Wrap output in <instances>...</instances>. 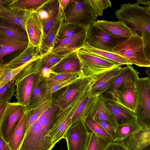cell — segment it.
I'll return each instance as SVG.
<instances>
[{"mask_svg":"<svg viewBox=\"0 0 150 150\" xmlns=\"http://www.w3.org/2000/svg\"><path fill=\"white\" fill-rule=\"evenodd\" d=\"M95 24L109 35L116 37L128 38L132 34H136L124 22L120 20H98Z\"/></svg>","mask_w":150,"mask_h":150,"instance_id":"cell-17","label":"cell"},{"mask_svg":"<svg viewBox=\"0 0 150 150\" xmlns=\"http://www.w3.org/2000/svg\"><path fill=\"white\" fill-rule=\"evenodd\" d=\"M65 22L64 10L59 6L58 13L53 24L41 45L38 49L40 54L43 56L51 52L54 47L62 26Z\"/></svg>","mask_w":150,"mask_h":150,"instance_id":"cell-14","label":"cell"},{"mask_svg":"<svg viewBox=\"0 0 150 150\" xmlns=\"http://www.w3.org/2000/svg\"><path fill=\"white\" fill-rule=\"evenodd\" d=\"M46 54L41 56L38 54L35 56L30 61L22 65L15 68H8L3 64H0V87L13 80L25 67L33 62L38 60Z\"/></svg>","mask_w":150,"mask_h":150,"instance_id":"cell-27","label":"cell"},{"mask_svg":"<svg viewBox=\"0 0 150 150\" xmlns=\"http://www.w3.org/2000/svg\"><path fill=\"white\" fill-rule=\"evenodd\" d=\"M64 14V22L78 24L87 29L95 24L98 17L84 0H71Z\"/></svg>","mask_w":150,"mask_h":150,"instance_id":"cell-5","label":"cell"},{"mask_svg":"<svg viewBox=\"0 0 150 150\" xmlns=\"http://www.w3.org/2000/svg\"><path fill=\"white\" fill-rule=\"evenodd\" d=\"M90 9L97 16L103 15L104 11L109 7H111V3L109 0H84Z\"/></svg>","mask_w":150,"mask_h":150,"instance_id":"cell-39","label":"cell"},{"mask_svg":"<svg viewBox=\"0 0 150 150\" xmlns=\"http://www.w3.org/2000/svg\"><path fill=\"white\" fill-rule=\"evenodd\" d=\"M136 82L132 80L127 81L120 88L110 94V98L134 112L137 101Z\"/></svg>","mask_w":150,"mask_h":150,"instance_id":"cell-11","label":"cell"},{"mask_svg":"<svg viewBox=\"0 0 150 150\" xmlns=\"http://www.w3.org/2000/svg\"><path fill=\"white\" fill-rule=\"evenodd\" d=\"M145 73L147 76L150 78V69L148 68L146 69Z\"/></svg>","mask_w":150,"mask_h":150,"instance_id":"cell-55","label":"cell"},{"mask_svg":"<svg viewBox=\"0 0 150 150\" xmlns=\"http://www.w3.org/2000/svg\"><path fill=\"white\" fill-rule=\"evenodd\" d=\"M147 10L150 13V4H149L147 5Z\"/></svg>","mask_w":150,"mask_h":150,"instance_id":"cell-57","label":"cell"},{"mask_svg":"<svg viewBox=\"0 0 150 150\" xmlns=\"http://www.w3.org/2000/svg\"><path fill=\"white\" fill-rule=\"evenodd\" d=\"M139 72L134 68L132 65H127L124 69L113 81L105 93L108 95L117 91L123 86L127 81L132 80L137 81L139 78Z\"/></svg>","mask_w":150,"mask_h":150,"instance_id":"cell-26","label":"cell"},{"mask_svg":"<svg viewBox=\"0 0 150 150\" xmlns=\"http://www.w3.org/2000/svg\"><path fill=\"white\" fill-rule=\"evenodd\" d=\"M80 73H61L52 74L49 78H46L49 90L57 84Z\"/></svg>","mask_w":150,"mask_h":150,"instance_id":"cell-42","label":"cell"},{"mask_svg":"<svg viewBox=\"0 0 150 150\" xmlns=\"http://www.w3.org/2000/svg\"><path fill=\"white\" fill-rule=\"evenodd\" d=\"M86 29L78 24L64 22L61 28L57 40L71 38Z\"/></svg>","mask_w":150,"mask_h":150,"instance_id":"cell-36","label":"cell"},{"mask_svg":"<svg viewBox=\"0 0 150 150\" xmlns=\"http://www.w3.org/2000/svg\"><path fill=\"white\" fill-rule=\"evenodd\" d=\"M77 51L73 52L68 55L52 68V70L53 72L54 73L82 74V64Z\"/></svg>","mask_w":150,"mask_h":150,"instance_id":"cell-22","label":"cell"},{"mask_svg":"<svg viewBox=\"0 0 150 150\" xmlns=\"http://www.w3.org/2000/svg\"><path fill=\"white\" fill-rule=\"evenodd\" d=\"M118 143L128 150H142L150 144V128H142Z\"/></svg>","mask_w":150,"mask_h":150,"instance_id":"cell-18","label":"cell"},{"mask_svg":"<svg viewBox=\"0 0 150 150\" xmlns=\"http://www.w3.org/2000/svg\"><path fill=\"white\" fill-rule=\"evenodd\" d=\"M83 77L85 76H83L82 74L80 73L57 84L49 89V94L51 96V95L54 93L67 85L75 82Z\"/></svg>","mask_w":150,"mask_h":150,"instance_id":"cell-44","label":"cell"},{"mask_svg":"<svg viewBox=\"0 0 150 150\" xmlns=\"http://www.w3.org/2000/svg\"><path fill=\"white\" fill-rule=\"evenodd\" d=\"M90 115L95 120L103 121L110 125L116 131L118 124L114 116L100 96L98 97Z\"/></svg>","mask_w":150,"mask_h":150,"instance_id":"cell-23","label":"cell"},{"mask_svg":"<svg viewBox=\"0 0 150 150\" xmlns=\"http://www.w3.org/2000/svg\"><path fill=\"white\" fill-rule=\"evenodd\" d=\"M51 98L49 94L46 78L41 72L35 76L28 105L26 111H29L38 106L47 99Z\"/></svg>","mask_w":150,"mask_h":150,"instance_id":"cell-13","label":"cell"},{"mask_svg":"<svg viewBox=\"0 0 150 150\" xmlns=\"http://www.w3.org/2000/svg\"><path fill=\"white\" fill-rule=\"evenodd\" d=\"M92 54L109 60L121 65L132 64L124 58L113 52L98 49L86 43L81 49Z\"/></svg>","mask_w":150,"mask_h":150,"instance_id":"cell-30","label":"cell"},{"mask_svg":"<svg viewBox=\"0 0 150 150\" xmlns=\"http://www.w3.org/2000/svg\"><path fill=\"white\" fill-rule=\"evenodd\" d=\"M38 15L41 19L44 22L49 18V13L44 6L38 12Z\"/></svg>","mask_w":150,"mask_h":150,"instance_id":"cell-49","label":"cell"},{"mask_svg":"<svg viewBox=\"0 0 150 150\" xmlns=\"http://www.w3.org/2000/svg\"><path fill=\"white\" fill-rule=\"evenodd\" d=\"M44 7L49 13V17L44 22L43 39L46 37L58 13L59 8L58 0H50L44 6Z\"/></svg>","mask_w":150,"mask_h":150,"instance_id":"cell-33","label":"cell"},{"mask_svg":"<svg viewBox=\"0 0 150 150\" xmlns=\"http://www.w3.org/2000/svg\"><path fill=\"white\" fill-rule=\"evenodd\" d=\"M28 42L20 41L19 42L14 44L10 47L7 50L4 54V57L14 51L25 50L28 46Z\"/></svg>","mask_w":150,"mask_h":150,"instance_id":"cell-46","label":"cell"},{"mask_svg":"<svg viewBox=\"0 0 150 150\" xmlns=\"http://www.w3.org/2000/svg\"><path fill=\"white\" fill-rule=\"evenodd\" d=\"M7 103L0 102V117L4 112L6 109Z\"/></svg>","mask_w":150,"mask_h":150,"instance_id":"cell-53","label":"cell"},{"mask_svg":"<svg viewBox=\"0 0 150 150\" xmlns=\"http://www.w3.org/2000/svg\"><path fill=\"white\" fill-rule=\"evenodd\" d=\"M36 74H32L22 79L15 85L17 102L26 107L28 105L34 82Z\"/></svg>","mask_w":150,"mask_h":150,"instance_id":"cell-24","label":"cell"},{"mask_svg":"<svg viewBox=\"0 0 150 150\" xmlns=\"http://www.w3.org/2000/svg\"><path fill=\"white\" fill-rule=\"evenodd\" d=\"M88 29L70 38L58 41V44L51 52L60 55H68L81 49L86 43Z\"/></svg>","mask_w":150,"mask_h":150,"instance_id":"cell-16","label":"cell"},{"mask_svg":"<svg viewBox=\"0 0 150 150\" xmlns=\"http://www.w3.org/2000/svg\"><path fill=\"white\" fill-rule=\"evenodd\" d=\"M0 150H11L8 143L0 136Z\"/></svg>","mask_w":150,"mask_h":150,"instance_id":"cell-51","label":"cell"},{"mask_svg":"<svg viewBox=\"0 0 150 150\" xmlns=\"http://www.w3.org/2000/svg\"><path fill=\"white\" fill-rule=\"evenodd\" d=\"M85 125L88 130L97 136L104 139L113 141V137L94 120L91 115L85 120Z\"/></svg>","mask_w":150,"mask_h":150,"instance_id":"cell-35","label":"cell"},{"mask_svg":"<svg viewBox=\"0 0 150 150\" xmlns=\"http://www.w3.org/2000/svg\"><path fill=\"white\" fill-rule=\"evenodd\" d=\"M144 50L148 59L150 61V33H146L142 36Z\"/></svg>","mask_w":150,"mask_h":150,"instance_id":"cell-45","label":"cell"},{"mask_svg":"<svg viewBox=\"0 0 150 150\" xmlns=\"http://www.w3.org/2000/svg\"><path fill=\"white\" fill-rule=\"evenodd\" d=\"M124 69L125 67H118L95 75L88 92L96 97L102 95L108 90L114 80Z\"/></svg>","mask_w":150,"mask_h":150,"instance_id":"cell-10","label":"cell"},{"mask_svg":"<svg viewBox=\"0 0 150 150\" xmlns=\"http://www.w3.org/2000/svg\"><path fill=\"white\" fill-rule=\"evenodd\" d=\"M42 57L33 62L23 69L13 80L15 84L28 76L32 74H38L40 73L42 69Z\"/></svg>","mask_w":150,"mask_h":150,"instance_id":"cell-38","label":"cell"},{"mask_svg":"<svg viewBox=\"0 0 150 150\" xmlns=\"http://www.w3.org/2000/svg\"><path fill=\"white\" fill-rule=\"evenodd\" d=\"M50 0H2L0 1L8 7L30 12H37Z\"/></svg>","mask_w":150,"mask_h":150,"instance_id":"cell-25","label":"cell"},{"mask_svg":"<svg viewBox=\"0 0 150 150\" xmlns=\"http://www.w3.org/2000/svg\"><path fill=\"white\" fill-rule=\"evenodd\" d=\"M31 13L11 8L0 1L1 19L18 25L25 30L27 22Z\"/></svg>","mask_w":150,"mask_h":150,"instance_id":"cell-21","label":"cell"},{"mask_svg":"<svg viewBox=\"0 0 150 150\" xmlns=\"http://www.w3.org/2000/svg\"><path fill=\"white\" fill-rule=\"evenodd\" d=\"M98 97L94 96L88 92L81 99L72 113L71 125L79 121L85 120L91 115Z\"/></svg>","mask_w":150,"mask_h":150,"instance_id":"cell-20","label":"cell"},{"mask_svg":"<svg viewBox=\"0 0 150 150\" xmlns=\"http://www.w3.org/2000/svg\"><path fill=\"white\" fill-rule=\"evenodd\" d=\"M137 101L134 114L142 128H150V78H139L136 82Z\"/></svg>","mask_w":150,"mask_h":150,"instance_id":"cell-4","label":"cell"},{"mask_svg":"<svg viewBox=\"0 0 150 150\" xmlns=\"http://www.w3.org/2000/svg\"><path fill=\"white\" fill-rule=\"evenodd\" d=\"M95 75L83 77L52 94V104L61 109L65 108L88 93Z\"/></svg>","mask_w":150,"mask_h":150,"instance_id":"cell-2","label":"cell"},{"mask_svg":"<svg viewBox=\"0 0 150 150\" xmlns=\"http://www.w3.org/2000/svg\"><path fill=\"white\" fill-rule=\"evenodd\" d=\"M96 120L113 137L114 139V140L115 139L116 137V131L112 126L106 122L99 120Z\"/></svg>","mask_w":150,"mask_h":150,"instance_id":"cell-47","label":"cell"},{"mask_svg":"<svg viewBox=\"0 0 150 150\" xmlns=\"http://www.w3.org/2000/svg\"><path fill=\"white\" fill-rule=\"evenodd\" d=\"M20 41L5 35L0 34V61L1 64L3 62L4 54L7 49L13 45Z\"/></svg>","mask_w":150,"mask_h":150,"instance_id":"cell-43","label":"cell"},{"mask_svg":"<svg viewBox=\"0 0 150 150\" xmlns=\"http://www.w3.org/2000/svg\"><path fill=\"white\" fill-rule=\"evenodd\" d=\"M83 97L78 99L65 109H61L59 108V123L57 127L49 134L51 142L54 147L60 140L65 139L66 134L71 126L72 113Z\"/></svg>","mask_w":150,"mask_h":150,"instance_id":"cell-12","label":"cell"},{"mask_svg":"<svg viewBox=\"0 0 150 150\" xmlns=\"http://www.w3.org/2000/svg\"><path fill=\"white\" fill-rule=\"evenodd\" d=\"M78 54L82 66V74L85 76L96 75L122 65L91 54L81 49Z\"/></svg>","mask_w":150,"mask_h":150,"instance_id":"cell-7","label":"cell"},{"mask_svg":"<svg viewBox=\"0 0 150 150\" xmlns=\"http://www.w3.org/2000/svg\"><path fill=\"white\" fill-rule=\"evenodd\" d=\"M104 150H128L121 144L112 141L108 144Z\"/></svg>","mask_w":150,"mask_h":150,"instance_id":"cell-48","label":"cell"},{"mask_svg":"<svg viewBox=\"0 0 150 150\" xmlns=\"http://www.w3.org/2000/svg\"><path fill=\"white\" fill-rule=\"evenodd\" d=\"M113 52L132 64L140 67H150V61L144 50L142 38L136 34H132L116 46Z\"/></svg>","mask_w":150,"mask_h":150,"instance_id":"cell-3","label":"cell"},{"mask_svg":"<svg viewBox=\"0 0 150 150\" xmlns=\"http://www.w3.org/2000/svg\"><path fill=\"white\" fill-rule=\"evenodd\" d=\"M112 141L99 137L90 132L85 150H104Z\"/></svg>","mask_w":150,"mask_h":150,"instance_id":"cell-37","label":"cell"},{"mask_svg":"<svg viewBox=\"0 0 150 150\" xmlns=\"http://www.w3.org/2000/svg\"><path fill=\"white\" fill-rule=\"evenodd\" d=\"M27 117L26 110L23 113L8 143L11 150H18L22 144L25 134Z\"/></svg>","mask_w":150,"mask_h":150,"instance_id":"cell-29","label":"cell"},{"mask_svg":"<svg viewBox=\"0 0 150 150\" xmlns=\"http://www.w3.org/2000/svg\"><path fill=\"white\" fill-rule=\"evenodd\" d=\"M13 80L0 87V102L8 103L11 99L16 91Z\"/></svg>","mask_w":150,"mask_h":150,"instance_id":"cell-40","label":"cell"},{"mask_svg":"<svg viewBox=\"0 0 150 150\" xmlns=\"http://www.w3.org/2000/svg\"><path fill=\"white\" fill-rule=\"evenodd\" d=\"M52 104L51 98H48L35 108L26 111L27 117L25 135L40 115Z\"/></svg>","mask_w":150,"mask_h":150,"instance_id":"cell-32","label":"cell"},{"mask_svg":"<svg viewBox=\"0 0 150 150\" xmlns=\"http://www.w3.org/2000/svg\"><path fill=\"white\" fill-rule=\"evenodd\" d=\"M68 55H60L51 52L48 53L42 58V69L47 67L52 69Z\"/></svg>","mask_w":150,"mask_h":150,"instance_id":"cell-41","label":"cell"},{"mask_svg":"<svg viewBox=\"0 0 150 150\" xmlns=\"http://www.w3.org/2000/svg\"><path fill=\"white\" fill-rule=\"evenodd\" d=\"M90 132L85 125L84 120L71 125L65 137L68 150H85Z\"/></svg>","mask_w":150,"mask_h":150,"instance_id":"cell-9","label":"cell"},{"mask_svg":"<svg viewBox=\"0 0 150 150\" xmlns=\"http://www.w3.org/2000/svg\"><path fill=\"white\" fill-rule=\"evenodd\" d=\"M41 74L45 78H49L52 74H54L51 69L47 67L43 68L41 71Z\"/></svg>","mask_w":150,"mask_h":150,"instance_id":"cell-50","label":"cell"},{"mask_svg":"<svg viewBox=\"0 0 150 150\" xmlns=\"http://www.w3.org/2000/svg\"><path fill=\"white\" fill-rule=\"evenodd\" d=\"M142 128L137 122L118 125L116 131V137L113 142L119 143L130 134Z\"/></svg>","mask_w":150,"mask_h":150,"instance_id":"cell-34","label":"cell"},{"mask_svg":"<svg viewBox=\"0 0 150 150\" xmlns=\"http://www.w3.org/2000/svg\"><path fill=\"white\" fill-rule=\"evenodd\" d=\"M59 6L64 10L70 1L71 0H58Z\"/></svg>","mask_w":150,"mask_h":150,"instance_id":"cell-52","label":"cell"},{"mask_svg":"<svg viewBox=\"0 0 150 150\" xmlns=\"http://www.w3.org/2000/svg\"><path fill=\"white\" fill-rule=\"evenodd\" d=\"M137 1L139 4H141L144 5L145 6H147L150 3V1L149 0H137Z\"/></svg>","mask_w":150,"mask_h":150,"instance_id":"cell-54","label":"cell"},{"mask_svg":"<svg viewBox=\"0 0 150 150\" xmlns=\"http://www.w3.org/2000/svg\"><path fill=\"white\" fill-rule=\"evenodd\" d=\"M127 38L112 36L94 24L87 30L86 43L98 49L113 52L114 48Z\"/></svg>","mask_w":150,"mask_h":150,"instance_id":"cell-8","label":"cell"},{"mask_svg":"<svg viewBox=\"0 0 150 150\" xmlns=\"http://www.w3.org/2000/svg\"><path fill=\"white\" fill-rule=\"evenodd\" d=\"M142 150H150V144L145 146Z\"/></svg>","mask_w":150,"mask_h":150,"instance_id":"cell-56","label":"cell"},{"mask_svg":"<svg viewBox=\"0 0 150 150\" xmlns=\"http://www.w3.org/2000/svg\"><path fill=\"white\" fill-rule=\"evenodd\" d=\"M25 30L28 44L39 48L43 39L44 21L40 19L37 12L30 13L27 22Z\"/></svg>","mask_w":150,"mask_h":150,"instance_id":"cell-15","label":"cell"},{"mask_svg":"<svg viewBox=\"0 0 150 150\" xmlns=\"http://www.w3.org/2000/svg\"><path fill=\"white\" fill-rule=\"evenodd\" d=\"M39 54L38 49L28 44L27 47L20 54L3 65L8 68H15L24 64L35 56Z\"/></svg>","mask_w":150,"mask_h":150,"instance_id":"cell-31","label":"cell"},{"mask_svg":"<svg viewBox=\"0 0 150 150\" xmlns=\"http://www.w3.org/2000/svg\"><path fill=\"white\" fill-rule=\"evenodd\" d=\"M139 4L137 1L132 4L128 3L122 4L115 13L119 20L124 22L142 37L144 33H150V13L147 10V6L142 7Z\"/></svg>","mask_w":150,"mask_h":150,"instance_id":"cell-1","label":"cell"},{"mask_svg":"<svg viewBox=\"0 0 150 150\" xmlns=\"http://www.w3.org/2000/svg\"><path fill=\"white\" fill-rule=\"evenodd\" d=\"M0 34L7 36L16 40L28 42L26 30L16 24L1 19Z\"/></svg>","mask_w":150,"mask_h":150,"instance_id":"cell-28","label":"cell"},{"mask_svg":"<svg viewBox=\"0 0 150 150\" xmlns=\"http://www.w3.org/2000/svg\"><path fill=\"white\" fill-rule=\"evenodd\" d=\"M26 107L17 102L7 103L0 117V136L7 143L20 120Z\"/></svg>","mask_w":150,"mask_h":150,"instance_id":"cell-6","label":"cell"},{"mask_svg":"<svg viewBox=\"0 0 150 150\" xmlns=\"http://www.w3.org/2000/svg\"><path fill=\"white\" fill-rule=\"evenodd\" d=\"M114 116L118 125L129 123L136 121L134 113L117 103L106 96H100Z\"/></svg>","mask_w":150,"mask_h":150,"instance_id":"cell-19","label":"cell"}]
</instances>
